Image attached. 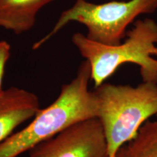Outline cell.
<instances>
[{
	"label": "cell",
	"mask_w": 157,
	"mask_h": 157,
	"mask_svg": "<svg viewBox=\"0 0 157 157\" xmlns=\"http://www.w3.org/2000/svg\"><path fill=\"white\" fill-rule=\"evenodd\" d=\"M90 80L91 68L85 60L75 77L62 86L53 103L41 109L29 125L0 144V157H17L73 124L98 118L97 99L88 88Z\"/></svg>",
	"instance_id": "6da1fadb"
},
{
	"label": "cell",
	"mask_w": 157,
	"mask_h": 157,
	"mask_svg": "<svg viewBox=\"0 0 157 157\" xmlns=\"http://www.w3.org/2000/svg\"><path fill=\"white\" fill-rule=\"evenodd\" d=\"M94 93L109 157H114L149 118L157 115V83L143 82L132 87L104 82Z\"/></svg>",
	"instance_id": "7a4b0ae2"
},
{
	"label": "cell",
	"mask_w": 157,
	"mask_h": 157,
	"mask_svg": "<svg viewBox=\"0 0 157 157\" xmlns=\"http://www.w3.org/2000/svg\"><path fill=\"white\" fill-rule=\"evenodd\" d=\"M126 36L123 42L115 46L93 42L82 33L72 36V43L90 65L91 80L95 87L125 63L140 66L143 82L157 83V59L153 58L157 44V23L152 19L139 20Z\"/></svg>",
	"instance_id": "3957f363"
},
{
	"label": "cell",
	"mask_w": 157,
	"mask_h": 157,
	"mask_svg": "<svg viewBox=\"0 0 157 157\" xmlns=\"http://www.w3.org/2000/svg\"><path fill=\"white\" fill-rule=\"evenodd\" d=\"M157 9V0L111 1L94 4L76 0L70 8L63 12L50 32L33 44L38 50L71 22L87 27L86 36L93 42L109 46L119 44L126 36V29L141 14H150Z\"/></svg>",
	"instance_id": "277c9868"
},
{
	"label": "cell",
	"mask_w": 157,
	"mask_h": 157,
	"mask_svg": "<svg viewBox=\"0 0 157 157\" xmlns=\"http://www.w3.org/2000/svg\"><path fill=\"white\" fill-rule=\"evenodd\" d=\"M29 153L30 157H109L105 133L98 118L73 124Z\"/></svg>",
	"instance_id": "5b68a950"
},
{
	"label": "cell",
	"mask_w": 157,
	"mask_h": 157,
	"mask_svg": "<svg viewBox=\"0 0 157 157\" xmlns=\"http://www.w3.org/2000/svg\"><path fill=\"white\" fill-rule=\"evenodd\" d=\"M40 110L39 98L32 92L17 87L4 90L0 93V144Z\"/></svg>",
	"instance_id": "8992f818"
},
{
	"label": "cell",
	"mask_w": 157,
	"mask_h": 157,
	"mask_svg": "<svg viewBox=\"0 0 157 157\" xmlns=\"http://www.w3.org/2000/svg\"><path fill=\"white\" fill-rule=\"evenodd\" d=\"M55 0H0V27L21 34L32 29L39 11Z\"/></svg>",
	"instance_id": "52a82bcc"
},
{
	"label": "cell",
	"mask_w": 157,
	"mask_h": 157,
	"mask_svg": "<svg viewBox=\"0 0 157 157\" xmlns=\"http://www.w3.org/2000/svg\"><path fill=\"white\" fill-rule=\"evenodd\" d=\"M114 157H157V120L147 121Z\"/></svg>",
	"instance_id": "ba28073f"
},
{
	"label": "cell",
	"mask_w": 157,
	"mask_h": 157,
	"mask_svg": "<svg viewBox=\"0 0 157 157\" xmlns=\"http://www.w3.org/2000/svg\"><path fill=\"white\" fill-rule=\"evenodd\" d=\"M11 46L6 41L0 42V93L3 91L2 82L5 76L6 64L10 57Z\"/></svg>",
	"instance_id": "9c48e42d"
},
{
	"label": "cell",
	"mask_w": 157,
	"mask_h": 157,
	"mask_svg": "<svg viewBox=\"0 0 157 157\" xmlns=\"http://www.w3.org/2000/svg\"><path fill=\"white\" fill-rule=\"evenodd\" d=\"M153 56H157V47L155 48L154 52H153Z\"/></svg>",
	"instance_id": "30bf717a"
}]
</instances>
